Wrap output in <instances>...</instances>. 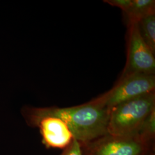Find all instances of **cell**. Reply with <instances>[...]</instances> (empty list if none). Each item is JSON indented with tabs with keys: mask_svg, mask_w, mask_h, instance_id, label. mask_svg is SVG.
I'll return each mask as SVG.
<instances>
[{
	"mask_svg": "<svg viewBox=\"0 0 155 155\" xmlns=\"http://www.w3.org/2000/svg\"><path fill=\"white\" fill-rule=\"evenodd\" d=\"M110 110L96 98L80 105L68 107H31L22 109V114L28 125L40 118L54 116L67 125L74 137L82 145L107 134Z\"/></svg>",
	"mask_w": 155,
	"mask_h": 155,
	"instance_id": "6da1fadb",
	"label": "cell"
},
{
	"mask_svg": "<svg viewBox=\"0 0 155 155\" xmlns=\"http://www.w3.org/2000/svg\"><path fill=\"white\" fill-rule=\"evenodd\" d=\"M155 108V91L117 105L110 110L107 133L123 137L137 136Z\"/></svg>",
	"mask_w": 155,
	"mask_h": 155,
	"instance_id": "7a4b0ae2",
	"label": "cell"
},
{
	"mask_svg": "<svg viewBox=\"0 0 155 155\" xmlns=\"http://www.w3.org/2000/svg\"><path fill=\"white\" fill-rule=\"evenodd\" d=\"M155 89V74H123L113 89L96 99L110 110L122 102L154 92Z\"/></svg>",
	"mask_w": 155,
	"mask_h": 155,
	"instance_id": "3957f363",
	"label": "cell"
},
{
	"mask_svg": "<svg viewBox=\"0 0 155 155\" xmlns=\"http://www.w3.org/2000/svg\"><path fill=\"white\" fill-rule=\"evenodd\" d=\"M83 155H147L151 145L137 136H117L106 134L82 145Z\"/></svg>",
	"mask_w": 155,
	"mask_h": 155,
	"instance_id": "277c9868",
	"label": "cell"
},
{
	"mask_svg": "<svg viewBox=\"0 0 155 155\" xmlns=\"http://www.w3.org/2000/svg\"><path fill=\"white\" fill-rule=\"evenodd\" d=\"M155 54L145 42L138 22H129L127 64L123 74H155Z\"/></svg>",
	"mask_w": 155,
	"mask_h": 155,
	"instance_id": "5b68a950",
	"label": "cell"
},
{
	"mask_svg": "<svg viewBox=\"0 0 155 155\" xmlns=\"http://www.w3.org/2000/svg\"><path fill=\"white\" fill-rule=\"evenodd\" d=\"M31 127L39 128L42 144L48 149L63 150L75 139L65 122L56 117H42L33 122Z\"/></svg>",
	"mask_w": 155,
	"mask_h": 155,
	"instance_id": "8992f818",
	"label": "cell"
},
{
	"mask_svg": "<svg viewBox=\"0 0 155 155\" xmlns=\"http://www.w3.org/2000/svg\"><path fill=\"white\" fill-rule=\"evenodd\" d=\"M154 0H132V4L125 14L129 22H139L140 20L155 14Z\"/></svg>",
	"mask_w": 155,
	"mask_h": 155,
	"instance_id": "52a82bcc",
	"label": "cell"
},
{
	"mask_svg": "<svg viewBox=\"0 0 155 155\" xmlns=\"http://www.w3.org/2000/svg\"><path fill=\"white\" fill-rule=\"evenodd\" d=\"M139 30L145 42L155 52V15L145 17L138 22Z\"/></svg>",
	"mask_w": 155,
	"mask_h": 155,
	"instance_id": "ba28073f",
	"label": "cell"
},
{
	"mask_svg": "<svg viewBox=\"0 0 155 155\" xmlns=\"http://www.w3.org/2000/svg\"><path fill=\"white\" fill-rule=\"evenodd\" d=\"M137 136L144 143L152 146L155 137V108L144 121Z\"/></svg>",
	"mask_w": 155,
	"mask_h": 155,
	"instance_id": "9c48e42d",
	"label": "cell"
},
{
	"mask_svg": "<svg viewBox=\"0 0 155 155\" xmlns=\"http://www.w3.org/2000/svg\"><path fill=\"white\" fill-rule=\"evenodd\" d=\"M60 155H83L82 145L74 139L70 145L63 150Z\"/></svg>",
	"mask_w": 155,
	"mask_h": 155,
	"instance_id": "30bf717a",
	"label": "cell"
},
{
	"mask_svg": "<svg viewBox=\"0 0 155 155\" xmlns=\"http://www.w3.org/2000/svg\"><path fill=\"white\" fill-rule=\"evenodd\" d=\"M104 1L110 5L120 8L125 13L131 5L132 0H107Z\"/></svg>",
	"mask_w": 155,
	"mask_h": 155,
	"instance_id": "8fae6325",
	"label": "cell"
},
{
	"mask_svg": "<svg viewBox=\"0 0 155 155\" xmlns=\"http://www.w3.org/2000/svg\"><path fill=\"white\" fill-rule=\"evenodd\" d=\"M154 155V153H152V152H150L148 155Z\"/></svg>",
	"mask_w": 155,
	"mask_h": 155,
	"instance_id": "7c38bea8",
	"label": "cell"
}]
</instances>
